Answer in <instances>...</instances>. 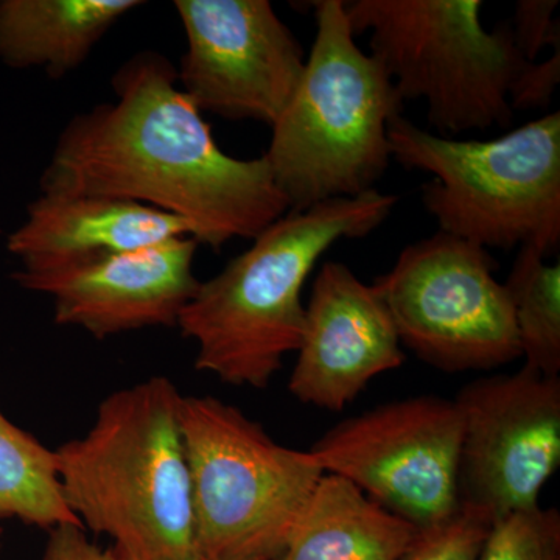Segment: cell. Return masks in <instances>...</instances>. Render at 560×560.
Returning a JSON list of instances; mask_svg holds the SVG:
<instances>
[{
	"mask_svg": "<svg viewBox=\"0 0 560 560\" xmlns=\"http://www.w3.org/2000/svg\"><path fill=\"white\" fill-rule=\"evenodd\" d=\"M558 0H518L515 3L511 31L523 60L539 61L547 47H560L559 20L555 13Z\"/></svg>",
	"mask_w": 560,
	"mask_h": 560,
	"instance_id": "cell-21",
	"label": "cell"
},
{
	"mask_svg": "<svg viewBox=\"0 0 560 560\" xmlns=\"http://www.w3.org/2000/svg\"><path fill=\"white\" fill-rule=\"evenodd\" d=\"M478 560H560L558 508H533L499 518Z\"/></svg>",
	"mask_w": 560,
	"mask_h": 560,
	"instance_id": "cell-19",
	"label": "cell"
},
{
	"mask_svg": "<svg viewBox=\"0 0 560 560\" xmlns=\"http://www.w3.org/2000/svg\"><path fill=\"white\" fill-rule=\"evenodd\" d=\"M493 523L488 511L460 504L451 517L418 528L397 560H478Z\"/></svg>",
	"mask_w": 560,
	"mask_h": 560,
	"instance_id": "cell-20",
	"label": "cell"
},
{
	"mask_svg": "<svg viewBox=\"0 0 560 560\" xmlns=\"http://www.w3.org/2000/svg\"><path fill=\"white\" fill-rule=\"evenodd\" d=\"M312 5L315 40L264 154L290 210L374 190L389 167V124L404 108L381 62L357 46L345 0Z\"/></svg>",
	"mask_w": 560,
	"mask_h": 560,
	"instance_id": "cell-4",
	"label": "cell"
},
{
	"mask_svg": "<svg viewBox=\"0 0 560 560\" xmlns=\"http://www.w3.org/2000/svg\"><path fill=\"white\" fill-rule=\"evenodd\" d=\"M183 394L164 375L109 394L84 436L55 451L66 504L119 560H200Z\"/></svg>",
	"mask_w": 560,
	"mask_h": 560,
	"instance_id": "cell-2",
	"label": "cell"
},
{
	"mask_svg": "<svg viewBox=\"0 0 560 560\" xmlns=\"http://www.w3.org/2000/svg\"><path fill=\"white\" fill-rule=\"evenodd\" d=\"M110 88L114 101L77 114L62 128L39 194L149 206L183 220L190 237L213 250L235 238L254 241L289 212L265 156L224 153L160 51L132 55Z\"/></svg>",
	"mask_w": 560,
	"mask_h": 560,
	"instance_id": "cell-1",
	"label": "cell"
},
{
	"mask_svg": "<svg viewBox=\"0 0 560 560\" xmlns=\"http://www.w3.org/2000/svg\"><path fill=\"white\" fill-rule=\"evenodd\" d=\"M0 521L50 529L79 525L66 504L55 451L0 410Z\"/></svg>",
	"mask_w": 560,
	"mask_h": 560,
	"instance_id": "cell-17",
	"label": "cell"
},
{
	"mask_svg": "<svg viewBox=\"0 0 560 560\" xmlns=\"http://www.w3.org/2000/svg\"><path fill=\"white\" fill-rule=\"evenodd\" d=\"M481 0H345L353 35L370 32L371 55L401 98L423 101L434 130L510 127V92L528 61L510 22L493 32Z\"/></svg>",
	"mask_w": 560,
	"mask_h": 560,
	"instance_id": "cell-6",
	"label": "cell"
},
{
	"mask_svg": "<svg viewBox=\"0 0 560 560\" xmlns=\"http://www.w3.org/2000/svg\"><path fill=\"white\" fill-rule=\"evenodd\" d=\"M488 249L445 232L411 243L375 280L401 345L445 372L522 359L510 294Z\"/></svg>",
	"mask_w": 560,
	"mask_h": 560,
	"instance_id": "cell-8",
	"label": "cell"
},
{
	"mask_svg": "<svg viewBox=\"0 0 560 560\" xmlns=\"http://www.w3.org/2000/svg\"><path fill=\"white\" fill-rule=\"evenodd\" d=\"M290 393L302 404L341 411L372 378L404 364L399 334L374 283L326 261L313 280Z\"/></svg>",
	"mask_w": 560,
	"mask_h": 560,
	"instance_id": "cell-13",
	"label": "cell"
},
{
	"mask_svg": "<svg viewBox=\"0 0 560 560\" xmlns=\"http://www.w3.org/2000/svg\"><path fill=\"white\" fill-rule=\"evenodd\" d=\"M39 560H119L114 552L90 540L83 526L62 525L49 530L46 548Z\"/></svg>",
	"mask_w": 560,
	"mask_h": 560,
	"instance_id": "cell-23",
	"label": "cell"
},
{
	"mask_svg": "<svg viewBox=\"0 0 560 560\" xmlns=\"http://www.w3.org/2000/svg\"><path fill=\"white\" fill-rule=\"evenodd\" d=\"M200 560H279L324 471L234 405L183 396Z\"/></svg>",
	"mask_w": 560,
	"mask_h": 560,
	"instance_id": "cell-7",
	"label": "cell"
},
{
	"mask_svg": "<svg viewBox=\"0 0 560 560\" xmlns=\"http://www.w3.org/2000/svg\"><path fill=\"white\" fill-rule=\"evenodd\" d=\"M0 537H2V529H0Z\"/></svg>",
	"mask_w": 560,
	"mask_h": 560,
	"instance_id": "cell-24",
	"label": "cell"
},
{
	"mask_svg": "<svg viewBox=\"0 0 560 560\" xmlns=\"http://www.w3.org/2000/svg\"><path fill=\"white\" fill-rule=\"evenodd\" d=\"M139 0H0V62L61 80L80 69Z\"/></svg>",
	"mask_w": 560,
	"mask_h": 560,
	"instance_id": "cell-15",
	"label": "cell"
},
{
	"mask_svg": "<svg viewBox=\"0 0 560 560\" xmlns=\"http://www.w3.org/2000/svg\"><path fill=\"white\" fill-rule=\"evenodd\" d=\"M186 36L180 91L201 113L272 127L304 73L300 39L268 0H175Z\"/></svg>",
	"mask_w": 560,
	"mask_h": 560,
	"instance_id": "cell-10",
	"label": "cell"
},
{
	"mask_svg": "<svg viewBox=\"0 0 560 560\" xmlns=\"http://www.w3.org/2000/svg\"><path fill=\"white\" fill-rule=\"evenodd\" d=\"M418 528L326 474L279 560H397Z\"/></svg>",
	"mask_w": 560,
	"mask_h": 560,
	"instance_id": "cell-16",
	"label": "cell"
},
{
	"mask_svg": "<svg viewBox=\"0 0 560 560\" xmlns=\"http://www.w3.org/2000/svg\"><path fill=\"white\" fill-rule=\"evenodd\" d=\"M186 235L190 237V230L183 220L138 202L39 194L9 235L7 248L20 260L18 275L33 276Z\"/></svg>",
	"mask_w": 560,
	"mask_h": 560,
	"instance_id": "cell-14",
	"label": "cell"
},
{
	"mask_svg": "<svg viewBox=\"0 0 560 560\" xmlns=\"http://www.w3.org/2000/svg\"><path fill=\"white\" fill-rule=\"evenodd\" d=\"M463 415L455 400L416 396L338 423L308 453L386 511L425 528L459 510Z\"/></svg>",
	"mask_w": 560,
	"mask_h": 560,
	"instance_id": "cell-9",
	"label": "cell"
},
{
	"mask_svg": "<svg viewBox=\"0 0 560 560\" xmlns=\"http://www.w3.org/2000/svg\"><path fill=\"white\" fill-rule=\"evenodd\" d=\"M399 198L377 189L289 210L248 249L205 282L180 312V335L197 345L195 368L228 385L267 388L300 349L302 290L323 254L382 226Z\"/></svg>",
	"mask_w": 560,
	"mask_h": 560,
	"instance_id": "cell-3",
	"label": "cell"
},
{
	"mask_svg": "<svg viewBox=\"0 0 560 560\" xmlns=\"http://www.w3.org/2000/svg\"><path fill=\"white\" fill-rule=\"evenodd\" d=\"M390 160L430 173L422 201L440 231L481 248L560 246V113L492 140H455L397 116Z\"/></svg>",
	"mask_w": 560,
	"mask_h": 560,
	"instance_id": "cell-5",
	"label": "cell"
},
{
	"mask_svg": "<svg viewBox=\"0 0 560 560\" xmlns=\"http://www.w3.org/2000/svg\"><path fill=\"white\" fill-rule=\"evenodd\" d=\"M560 81V47L548 60L528 62L510 92L512 110L547 109Z\"/></svg>",
	"mask_w": 560,
	"mask_h": 560,
	"instance_id": "cell-22",
	"label": "cell"
},
{
	"mask_svg": "<svg viewBox=\"0 0 560 560\" xmlns=\"http://www.w3.org/2000/svg\"><path fill=\"white\" fill-rule=\"evenodd\" d=\"M525 366L545 377L560 374V264L523 245L504 283Z\"/></svg>",
	"mask_w": 560,
	"mask_h": 560,
	"instance_id": "cell-18",
	"label": "cell"
},
{
	"mask_svg": "<svg viewBox=\"0 0 560 560\" xmlns=\"http://www.w3.org/2000/svg\"><path fill=\"white\" fill-rule=\"evenodd\" d=\"M459 503L495 521L540 506L541 489L560 464V377L523 366L464 386Z\"/></svg>",
	"mask_w": 560,
	"mask_h": 560,
	"instance_id": "cell-11",
	"label": "cell"
},
{
	"mask_svg": "<svg viewBox=\"0 0 560 560\" xmlns=\"http://www.w3.org/2000/svg\"><path fill=\"white\" fill-rule=\"evenodd\" d=\"M198 246L186 235L68 270L14 272L13 280L50 298L58 326L79 327L105 340L150 327H176L201 282L194 271Z\"/></svg>",
	"mask_w": 560,
	"mask_h": 560,
	"instance_id": "cell-12",
	"label": "cell"
}]
</instances>
